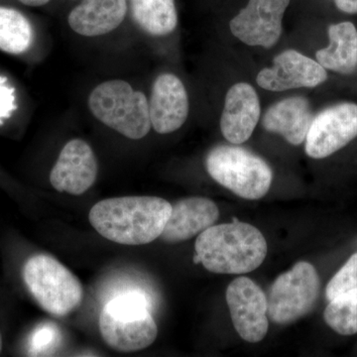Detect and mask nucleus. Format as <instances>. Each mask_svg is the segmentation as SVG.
<instances>
[{
  "label": "nucleus",
  "mask_w": 357,
  "mask_h": 357,
  "mask_svg": "<svg viewBox=\"0 0 357 357\" xmlns=\"http://www.w3.org/2000/svg\"><path fill=\"white\" fill-rule=\"evenodd\" d=\"M23 279L40 307L53 316H67L83 300L81 282L50 255L30 257L23 267Z\"/></svg>",
  "instance_id": "nucleus-6"
},
{
  "label": "nucleus",
  "mask_w": 357,
  "mask_h": 357,
  "mask_svg": "<svg viewBox=\"0 0 357 357\" xmlns=\"http://www.w3.org/2000/svg\"><path fill=\"white\" fill-rule=\"evenodd\" d=\"M291 0H249L229 23L234 37L248 46L271 48L280 39L282 20Z\"/></svg>",
  "instance_id": "nucleus-10"
},
{
  "label": "nucleus",
  "mask_w": 357,
  "mask_h": 357,
  "mask_svg": "<svg viewBox=\"0 0 357 357\" xmlns=\"http://www.w3.org/2000/svg\"><path fill=\"white\" fill-rule=\"evenodd\" d=\"M206 167L218 184L252 201L263 198L273 180L271 168L264 160L239 146L213 148L206 156Z\"/></svg>",
  "instance_id": "nucleus-5"
},
{
  "label": "nucleus",
  "mask_w": 357,
  "mask_h": 357,
  "mask_svg": "<svg viewBox=\"0 0 357 357\" xmlns=\"http://www.w3.org/2000/svg\"><path fill=\"white\" fill-rule=\"evenodd\" d=\"M100 332L105 344L114 351L133 352L153 344L158 328L146 297L139 292H129L103 307Z\"/></svg>",
  "instance_id": "nucleus-3"
},
{
  "label": "nucleus",
  "mask_w": 357,
  "mask_h": 357,
  "mask_svg": "<svg viewBox=\"0 0 357 357\" xmlns=\"http://www.w3.org/2000/svg\"><path fill=\"white\" fill-rule=\"evenodd\" d=\"M259 98L252 86L234 84L225 96L220 129L225 139L239 145L248 141L260 119Z\"/></svg>",
  "instance_id": "nucleus-14"
},
{
  "label": "nucleus",
  "mask_w": 357,
  "mask_h": 357,
  "mask_svg": "<svg viewBox=\"0 0 357 357\" xmlns=\"http://www.w3.org/2000/svg\"><path fill=\"white\" fill-rule=\"evenodd\" d=\"M328 79L325 68L318 61L296 50L282 52L275 57L273 66L260 70L256 82L260 88L284 91L300 88H314Z\"/></svg>",
  "instance_id": "nucleus-12"
},
{
  "label": "nucleus",
  "mask_w": 357,
  "mask_h": 357,
  "mask_svg": "<svg viewBox=\"0 0 357 357\" xmlns=\"http://www.w3.org/2000/svg\"><path fill=\"white\" fill-rule=\"evenodd\" d=\"M312 119L307 100L294 96L270 107L263 117L262 124L268 132L280 134L290 144L297 146L306 140Z\"/></svg>",
  "instance_id": "nucleus-17"
},
{
  "label": "nucleus",
  "mask_w": 357,
  "mask_h": 357,
  "mask_svg": "<svg viewBox=\"0 0 357 357\" xmlns=\"http://www.w3.org/2000/svg\"><path fill=\"white\" fill-rule=\"evenodd\" d=\"M136 25L148 35L167 36L177 28L175 0H129Z\"/></svg>",
  "instance_id": "nucleus-19"
},
{
  "label": "nucleus",
  "mask_w": 357,
  "mask_h": 357,
  "mask_svg": "<svg viewBox=\"0 0 357 357\" xmlns=\"http://www.w3.org/2000/svg\"><path fill=\"white\" fill-rule=\"evenodd\" d=\"M227 302L241 337L251 344L261 342L269 328L267 297L261 288L248 277H238L227 288Z\"/></svg>",
  "instance_id": "nucleus-9"
},
{
  "label": "nucleus",
  "mask_w": 357,
  "mask_h": 357,
  "mask_svg": "<svg viewBox=\"0 0 357 357\" xmlns=\"http://www.w3.org/2000/svg\"><path fill=\"white\" fill-rule=\"evenodd\" d=\"M128 0H82L69 14L70 29L84 37L114 31L126 20Z\"/></svg>",
  "instance_id": "nucleus-16"
},
{
  "label": "nucleus",
  "mask_w": 357,
  "mask_h": 357,
  "mask_svg": "<svg viewBox=\"0 0 357 357\" xmlns=\"http://www.w3.org/2000/svg\"><path fill=\"white\" fill-rule=\"evenodd\" d=\"M98 173V159L93 148L86 141L76 138L61 150L51 171L50 182L58 192L79 196L93 187Z\"/></svg>",
  "instance_id": "nucleus-11"
},
{
  "label": "nucleus",
  "mask_w": 357,
  "mask_h": 357,
  "mask_svg": "<svg viewBox=\"0 0 357 357\" xmlns=\"http://www.w3.org/2000/svg\"><path fill=\"white\" fill-rule=\"evenodd\" d=\"M335 6L345 13H357V0H335Z\"/></svg>",
  "instance_id": "nucleus-24"
},
{
  "label": "nucleus",
  "mask_w": 357,
  "mask_h": 357,
  "mask_svg": "<svg viewBox=\"0 0 357 357\" xmlns=\"http://www.w3.org/2000/svg\"><path fill=\"white\" fill-rule=\"evenodd\" d=\"M171 213L172 204L158 197H121L96 203L89 220L112 243L143 245L161 236Z\"/></svg>",
  "instance_id": "nucleus-1"
},
{
  "label": "nucleus",
  "mask_w": 357,
  "mask_h": 357,
  "mask_svg": "<svg viewBox=\"0 0 357 357\" xmlns=\"http://www.w3.org/2000/svg\"><path fill=\"white\" fill-rule=\"evenodd\" d=\"M326 323L342 335L357 333V289L333 298L326 307Z\"/></svg>",
  "instance_id": "nucleus-21"
},
{
  "label": "nucleus",
  "mask_w": 357,
  "mask_h": 357,
  "mask_svg": "<svg viewBox=\"0 0 357 357\" xmlns=\"http://www.w3.org/2000/svg\"><path fill=\"white\" fill-rule=\"evenodd\" d=\"M54 331H51L50 328H42L38 331L33 338V347L34 351L39 352L45 347H48L52 340H53Z\"/></svg>",
  "instance_id": "nucleus-23"
},
{
  "label": "nucleus",
  "mask_w": 357,
  "mask_h": 357,
  "mask_svg": "<svg viewBox=\"0 0 357 357\" xmlns=\"http://www.w3.org/2000/svg\"><path fill=\"white\" fill-rule=\"evenodd\" d=\"M2 344H3V342H2L1 333H0V352L2 351Z\"/></svg>",
  "instance_id": "nucleus-26"
},
{
  "label": "nucleus",
  "mask_w": 357,
  "mask_h": 357,
  "mask_svg": "<svg viewBox=\"0 0 357 357\" xmlns=\"http://www.w3.org/2000/svg\"><path fill=\"white\" fill-rule=\"evenodd\" d=\"M357 289V253L349 258L326 287V298H333Z\"/></svg>",
  "instance_id": "nucleus-22"
},
{
  "label": "nucleus",
  "mask_w": 357,
  "mask_h": 357,
  "mask_svg": "<svg viewBox=\"0 0 357 357\" xmlns=\"http://www.w3.org/2000/svg\"><path fill=\"white\" fill-rule=\"evenodd\" d=\"M189 96L183 82L173 74L155 79L149 102L150 119L154 130L169 134L184 126L189 115Z\"/></svg>",
  "instance_id": "nucleus-13"
},
{
  "label": "nucleus",
  "mask_w": 357,
  "mask_h": 357,
  "mask_svg": "<svg viewBox=\"0 0 357 357\" xmlns=\"http://www.w3.org/2000/svg\"><path fill=\"white\" fill-rule=\"evenodd\" d=\"M330 45L317 52V61L325 69L351 74L357 68V29L351 22H340L328 28Z\"/></svg>",
  "instance_id": "nucleus-18"
},
{
  "label": "nucleus",
  "mask_w": 357,
  "mask_h": 357,
  "mask_svg": "<svg viewBox=\"0 0 357 357\" xmlns=\"http://www.w3.org/2000/svg\"><path fill=\"white\" fill-rule=\"evenodd\" d=\"M194 262L213 273L245 274L266 258L268 246L261 231L241 222L213 225L199 234Z\"/></svg>",
  "instance_id": "nucleus-2"
},
{
  "label": "nucleus",
  "mask_w": 357,
  "mask_h": 357,
  "mask_svg": "<svg viewBox=\"0 0 357 357\" xmlns=\"http://www.w3.org/2000/svg\"><path fill=\"white\" fill-rule=\"evenodd\" d=\"M33 28L20 11L0 6V50L20 55L31 46Z\"/></svg>",
  "instance_id": "nucleus-20"
},
{
  "label": "nucleus",
  "mask_w": 357,
  "mask_h": 357,
  "mask_svg": "<svg viewBox=\"0 0 357 357\" xmlns=\"http://www.w3.org/2000/svg\"><path fill=\"white\" fill-rule=\"evenodd\" d=\"M88 105L96 119L129 139H142L152 128L146 96L122 79L96 86Z\"/></svg>",
  "instance_id": "nucleus-4"
},
{
  "label": "nucleus",
  "mask_w": 357,
  "mask_h": 357,
  "mask_svg": "<svg viewBox=\"0 0 357 357\" xmlns=\"http://www.w3.org/2000/svg\"><path fill=\"white\" fill-rule=\"evenodd\" d=\"M20 1L21 3L24 4V6L39 7L43 6L45 4L48 3L50 0H20Z\"/></svg>",
  "instance_id": "nucleus-25"
},
{
  "label": "nucleus",
  "mask_w": 357,
  "mask_h": 357,
  "mask_svg": "<svg viewBox=\"0 0 357 357\" xmlns=\"http://www.w3.org/2000/svg\"><path fill=\"white\" fill-rule=\"evenodd\" d=\"M218 217V206L210 199H182L172 206V213L160 237L169 243L188 241L213 227Z\"/></svg>",
  "instance_id": "nucleus-15"
},
{
  "label": "nucleus",
  "mask_w": 357,
  "mask_h": 357,
  "mask_svg": "<svg viewBox=\"0 0 357 357\" xmlns=\"http://www.w3.org/2000/svg\"><path fill=\"white\" fill-rule=\"evenodd\" d=\"M319 293L318 272L309 262L296 263L281 274L267 297V314L279 325H288L304 317L316 304Z\"/></svg>",
  "instance_id": "nucleus-7"
},
{
  "label": "nucleus",
  "mask_w": 357,
  "mask_h": 357,
  "mask_svg": "<svg viewBox=\"0 0 357 357\" xmlns=\"http://www.w3.org/2000/svg\"><path fill=\"white\" fill-rule=\"evenodd\" d=\"M357 136V105L342 102L312 119L306 137V153L323 159L335 153Z\"/></svg>",
  "instance_id": "nucleus-8"
}]
</instances>
